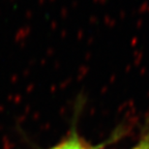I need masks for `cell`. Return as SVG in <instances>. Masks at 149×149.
I'll return each instance as SVG.
<instances>
[{
    "mask_svg": "<svg viewBox=\"0 0 149 149\" xmlns=\"http://www.w3.org/2000/svg\"><path fill=\"white\" fill-rule=\"evenodd\" d=\"M83 104L84 102H83L82 97L77 98L74 107L73 120L70 130L68 131L66 136L60 139L57 143L52 145L47 149H108L111 144L116 143L126 135V128L124 126H120L116 128L111 135L101 143L93 144L90 141H86L81 135H79L77 131V121H79Z\"/></svg>",
    "mask_w": 149,
    "mask_h": 149,
    "instance_id": "obj_1",
    "label": "cell"
},
{
    "mask_svg": "<svg viewBox=\"0 0 149 149\" xmlns=\"http://www.w3.org/2000/svg\"><path fill=\"white\" fill-rule=\"evenodd\" d=\"M130 149H149V122L143 127L136 143Z\"/></svg>",
    "mask_w": 149,
    "mask_h": 149,
    "instance_id": "obj_2",
    "label": "cell"
}]
</instances>
